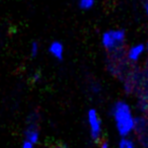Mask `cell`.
<instances>
[{
  "label": "cell",
  "instance_id": "obj_4",
  "mask_svg": "<svg viewBox=\"0 0 148 148\" xmlns=\"http://www.w3.org/2000/svg\"><path fill=\"white\" fill-rule=\"evenodd\" d=\"M25 140L32 142L35 145L40 140V128L39 123H27V128L25 130Z\"/></svg>",
  "mask_w": 148,
  "mask_h": 148
},
{
  "label": "cell",
  "instance_id": "obj_5",
  "mask_svg": "<svg viewBox=\"0 0 148 148\" xmlns=\"http://www.w3.org/2000/svg\"><path fill=\"white\" fill-rule=\"evenodd\" d=\"M49 53L56 60H63L64 58V45L60 41H53L49 45Z\"/></svg>",
  "mask_w": 148,
  "mask_h": 148
},
{
  "label": "cell",
  "instance_id": "obj_2",
  "mask_svg": "<svg viewBox=\"0 0 148 148\" xmlns=\"http://www.w3.org/2000/svg\"><path fill=\"white\" fill-rule=\"evenodd\" d=\"M126 33L124 29H109L101 36V45L107 51L117 52L124 45Z\"/></svg>",
  "mask_w": 148,
  "mask_h": 148
},
{
  "label": "cell",
  "instance_id": "obj_8",
  "mask_svg": "<svg viewBox=\"0 0 148 148\" xmlns=\"http://www.w3.org/2000/svg\"><path fill=\"white\" fill-rule=\"evenodd\" d=\"M119 148H137V146L128 137H122L119 142Z\"/></svg>",
  "mask_w": 148,
  "mask_h": 148
},
{
  "label": "cell",
  "instance_id": "obj_10",
  "mask_svg": "<svg viewBox=\"0 0 148 148\" xmlns=\"http://www.w3.org/2000/svg\"><path fill=\"white\" fill-rule=\"evenodd\" d=\"M42 79V73L40 71H36L33 73V75H32V80H33V82L35 83H38L40 82Z\"/></svg>",
  "mask_w": 148,
  "mask_h": 148
},
{
  "label": "cell",
  "instance_id": "obj_1",
  "mask_svg": "<svg viewBox=\"0 0 148 148\" xmlns=\"http://www.w3.org/2000/svg\"><path fill=\"white\" fill-rule=\"evenodd\" d=\"M112 115L116 129L122 137H128L136 128V120L131 108L126 101H117L112 108Z\"/></svg>",
  "mask_w": 148,
  "mask_h": 148
},
{
  "label": "cell",
  "instance_id": "obj_9",
  "mask_svg": "<svg viewBox=\"0 0 148 148\" xmlns=\"http://www.w3.org/2000/svg\"><path fill=\"white\" fill-rule=\"evenodd\" d=\"M40 53V45L38 42H33L31 45V47H29V54H31V56L33 58L37 57L38 55H39Z\"/></svg>",
  "mask_w": 148,
  "mask_h": 148
},
{
  "label": "cell",
  "instance_id": "obj_13",
  "mask_svg": "<svg viewBox=\"0 0 148 148\" xmlns=\"http://www.w3.org/2000/svg\"><path fill=\"white\" fill-rule=\"evenodd\" d=\"M97 148H110V144L108 141H101L99 142V145Z\"/></svg>",
  "mask_w": 148,
  "mask_h": 148
},
{
  "label": "cell",
  "instance_id": "obj_11",
  "mask_svg": "<svg viewBox=\"0 0 148 148\" xmlns=\"http://www.w3.org/2000/svg\"><path fill=\"white\" fill-rule=\"evenodd\" d=\"M34 144L32 142L27 141V140H25L23 142V145H21V148H34Z\"/></svg>",
  "mask_w": 148,
  "mask_h": 148
},
{
  "label": "cell",
  "instance_id": "obj_12",
  "mask_svg": "<svg viewBox=\"0 0 148 148\" xmlns=\"http://www.w3.org/2000/svg\"><path fill=\"white\" fill-rule=\"evenodd\" d=\"M99 90H101V87H99V84H97V83L91 84V91H92L93 93H99Z\"/></svg>",
  "mask_w": 148,
  "mask_h": 148
},
{
  "label": "cell",
  "instance_id": "obj_6",
  "mask_svg": "<svg viewBox=\"0 0 148 148\" xmlns=\"http://www.w3.org/2000/svg\"><path fill=\"white\" fill-rule=\"evenodd\" d=\"M144 51H145V47L143 44H136L133 47H131L128 51V58L131 61H137L139 58L143 55Z\"/></svg>",
  "mask_w": 148,
  "mask_h": 148
},
{
  "label": "cell",
  "instance_id": "obj_3",
  "mask_svg": "<svg viewBox=\"0 0 148 148\" xmlns=\"http://www.w3.org/2000/svg\"><path fill=\"white\" fill-rule=\"evenodd\" d=\"M87 125L89 128V135L93 141H99L101 133H103V124L99 117V112L91 108L87 111L86 114Z\"/></svg>",
  "mask_w": 148,
  "mask_h": 148
},
{
  "label": "cell",
  "instance_id": "obj_14",
  "mask_svg": "<svg viewBox=\"0 0 148 148\" xmlns=\"http://www.w3.org/2000/svg\"><path fill=\"white\" fill-rule=\"evenodd\" d=\"M51 148H67L65 145H63V144H55V145L51 146Z\"/></svg>",
  "mask_w": 148,
  "mask_h": 148
},
{
  "label": "cell",
  "instance_id": "obj_7",
  "mask_svg": "<svg viewBox=\"0 0 148 148\" xmlns=\"http://www.w3.org/2000/svg\"><path fill=\"white\" fill-rule=\"evenodd\" d=\"M77 5L81 10H90L95 5V0H78Z\"/></svg>",
  "mask_w": 148,
  "mask_h": 148
},
{
  "label": "cell",
  "instance_id": "obj_15",
  "mask_svg": "<svg viewBox=\"0 0 148 148\" xmlns=\"http://www.w3.org/2000/svg\"><path fill=\"white\" fill-rule=\"evenodd\" d=\"M145 11H146V14L148 15V1L145 3Z\"/></svg>",
  "mask_w": 148,
  "mask_h": 148
}]
</instances>
